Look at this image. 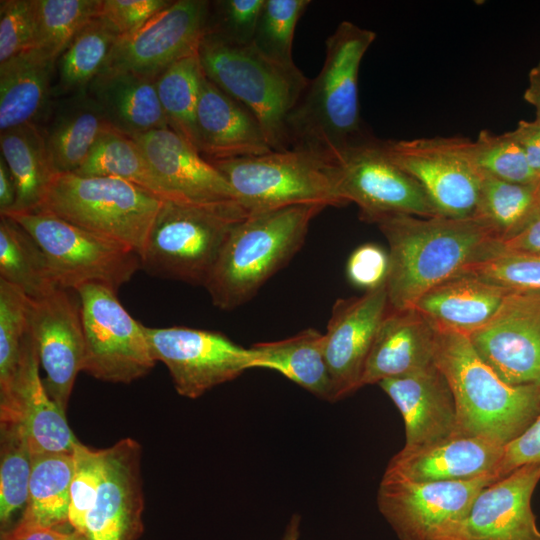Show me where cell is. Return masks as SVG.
I'll list each match as a JSON object with an SVG mask.
<instances>
[{
  "label": "cell",
  "mask_w": 540,
  "mask_h": 540,
  "mask_svg": "<svg viewBox=\"0 0 540 540\" xmlns=\"http://www.w3.org/2000/svg\"><path fill=\"white\" fill-rule=\"evenodd\" d=\"M197 150L208 160L273 151L255 116L204 74L196 109Z\"/></svg>",
  "instance_id": "25"
},
{
  "label": "cell",
  "mask_w": 540,
  "mask_h": 540,
  "mask_svg": "<svg viewBox=\"0 0 540 540\" xmlns=\"http://www.w3.org/2000/svg\"><path fill=\"white\" fill-rule=\"evenodd\" d=\"M299 518L294 516L287 526L286 532L282 540H297L299 536Z\"/></svg>",
  "instance_id": "56"
},
{
  "label": "cell",
  "mask_w": 540,
  "mask_h": 540,
  "mask_svg": "<svg viewBox=\"0 0 540 540\" xmlns=\"http://www.w3.org/2000/svg\"><path fill=\"white\" fill-rule=\"evenodd\" d=\"M503 447L483 437L456 433L427 445L403 447L391 458L382 478L434 482L495 475Z\"/></svg>",
  "instance_id": "22"
},
{
  "label": "cell",
  "mask_w": 540,
  "mask_h": 540,
  "mask_svg": "<svg viewBox=\"0 0 540 540\" xmlns=\"http://www.w3.org/2000/svg\"><path fill=\"white\" fill-rule=\"evenodd\" d=\"M118 37L119 33L107 20L101 17L90 20L57 60L58 93L72 95L87 91L104 68Z\"/></svg>",
  "instance_id": "36"
},
{
  "label": "cell",
  "mask_w": 540,
  "mask_h": 540,
  "mask_svg": "<svg viewBox=\"0 0 540 540\" xmlns=\"http://www.w3.org/2000/svg\"><path fill=\"white\" fill-rule=\"evenodd\" d=\"M112 128L88 90L62 99L43 132L56 171L76 172L101 136Z\"/></svg>",
  "instance_id": "30"
},
{
  "label": "cell",
  "mask_w": 540,
  "mask_h": 540,
  "mask_svg": "<svg viewBox=\"0 0 540 540\" xmlns=\"http://www.w3.org/2000/svg\"><path fill=\"white\" fill-rule=\"evenodd\" d=\"M529 79L536 80V81L540 82V61L530 71Z\"/></svg>",
  "instance_id": "57"
},
{
  "label": "cell",
  "mask_w": 540,
  "mask_h": 540,
  "mask_svg": "<svg viewBox=\"0 0 540 540\" xmlns=\"http://www.w3.org/2000/svg\"><path fill=\"white\" fill-rule=\"evenodd\" d=\"M433 361L451 388L458 434L504 446L540 415V386L504 382L466 334L436 329Z\"/></svg>",
  "instance_id": "3"
},
{
  "label": "cell",
  "mask_w": 540,
  "mask_h": 540,
  "mask_svg": "<svg viewBox=\"0 0 540 540\" xmlns=\"http://www.w3.org/2000/svg\"><path fill=\"white\" fill-rule=\"evenodd\" d=\"M387 310L386 284L334 303L324 333V354L335 401L360 389L368 354Z\"/></svg>",
  "instance_id": "20"
},
{
  "label": "cell",
  "mask_w": 540,
  "mask_h": 540,
  "mask_svg": "<svg viewBox=\"0 0 540 540\" xmlns=\"http://www.w3.org/2000/svg\"><path fill=\"white\" fill-rule=\"evenodd\" d=\"M540 182L518 184L484 174L474 216L504 240L518 233L540 213Z\"/></svg>",
  "instance_id": "37"
},
{
  "label": "cell",
  "mask_w": 540,
  "mask_h": 540,
  "mask_svg": "<svg viewBox=\"0 0 540 540\" xmlns=\"http://www.w3.org/2000/svg\"><path fill=\"white\" fill-rule=\"evenodd\" d=\"M376 33L342 21L325 43L318 75L309 80L287 121L290 150L333 164L350 146L371 135L360 117L361 61Z\"/></svg>",
  "instance_id": "2"
},
{
  "label": "cell",
  "mask_w": 540,
  "mask_h": 540,
  "mask_svg": "<svg viewBox=\"0 0 540 540\" xmlns=\"http://www.w3.org/2000/svg\"><path fill=\"white\" fill-rule=\"evenodd\" d=\"M539 386H540V384H539Z\"/></svg>",
  "instance_id": "59"
},
{
  "label": "cell",
  "mask_w": 540,
  "mask_h": 540,
  "mask_svg": "<svg viewBox=\"0 0 540 540\" xmlns=\"http://www.w3.org/2000/svg\"><path fill=\"white\" fill-rule=\"evenodd\" d=\"M155 361L169 370L181 396L196 399L253 368L254 353L220 332L172 326H144Z\"/></svg>",
  "instance_id": "14"
},
{
  "label": "cell",
  "mask_w": 540,
  "mask_h": 540,
  "mask_svg": "<svg viewBox=\"0 0 540 540\" xmlns=\"http://www.w3.org/2000/svg\"><path fill=\"white\" fill-rule=\"evenodd\" d=\"M253 368L279 372L289 380L328 401H335L332 379L324 354V333L313 328L279 341L256 343Z\"/></svg>",
  "instance_id": "31"
},
{
  "label": "cell",
  "mask_w": 540,
  "mask_h": 540,
  "mask_svg": "<svg viewBox=\"0 0 540 540\" xmlns=\"http://www.w3.org/2000/svg\"><path fill=\"white\" fill-rule=\"evenodd\" d=\"M84 334L82 371L110 383H131L156 361L144 330L120 303L115 289L88 283L75 289Z\"/></svg>",
  "instance_id": "10"
},
{
  "label": "cell",
  "mask_w": 540,
  "mask_h": 540,
  "mask_svg": "<svg viewBox=\"0 0 540 540\" xmlns=\"http://www.w3.org/2000/svg\"><path fill=\"white\" fill-rule=\"evenodd\" d=\"M539 195H540V185H539Z\"/></svg>",
  "instance_id": "58"
},
{
  "label": "cell",
  "mask_w": 540,
  "mask_h": 540,
  "mask_svg": "<svg viewBox=\"0 0 540 540\" xmlns=\"http://www.w3.org/2000/svg\"><path fill=\"white\" fill-rule=\"evenodd\" d=\"M540 464L524 465L482 489L464 521L459 540H540L531 507Z\"/></svg>",
  "instance_id": "21"
},
{
  "label": "cell",
  "mask_w": 540,
  "mask_h": 540,
  "mask_svg": "<svg viewBox=\"0 0 540 540\" xmlns=\"http://www.w3.org/2000/svg\"><path fill=\"white\" fill-rule=\"evenodd\" d=\"M30 330L45 372L44 387L66 413L84 361V334L76 291L57 287L40 298H31Z\"/></svg>",
  "instance_id": "17"
},
{
  "label": "cell",
  "mask_w": 540,
  "mask_h": 540,
  "mask_svg": "<svg viewBox=\"0 0 540 540\" xmlns=\"http://www.w3.org/2000/svg\"><path fill=\"white\" fill-rule=\"evenodd\" d=\"M198 55L205 76L255 116L272 150H290L288 117L309 81L302 71L268 59L253 44H230L209 35Z\"/></svg>",
  "instance_id": "6"
},
{
  "label": "cell",
  "mask_w": 540,
  "mask_h": 540,
  "mask_svg": "<svg viewBox=\"0 0 540 540\" xmlns=\"http://www.w3.org/2000/svg\"><path fill=\"white\" fill-rule=\"evenodd\" d=\"M39 366L29 328L15 376L6 389L0 390V421L15 423L23 430L32 455L72 453L79 441L66 413L48 395Z\"/></svg>",
  "instance_id": "19"
},
{
  "label": "cell",
  "mask_w": 540,
  "mask_h": 540,
  "mask_svg": "<svg viewBox=\"0 0 540 540\" xmlns=\"http://www.w3.org/2000/svg\"><path fill=\"white\" fill-rule=\"evenodd\" d=\"M0 540H87L74 530L67 531L59 528H12L1 533Z\"/></svg>",
  "instance_id": "53"
},
{
  "label": "cell",
  "mask_w": 540,
  "mask_h": 540,
  "mask_svg": "<svg viewBox=\"0 0 540 540\" xmlns=\"http://www.w3.org/2000/svg\"><path fill=\"white\" fill-rule=\"evenodd\" d=\"M247 215L237 201L163 200L139 254L140 269L204 286L232 229Z\"/></svg>",
  "instance_id": "5"
},
{
  "label": "cell",
  "mask_w": 540,
  "mask_h": 540,
  "mask_svg": "<svg viewBox=\"0 0 540 540\" xmlns=\"http://www.w3.org/2000/svg\"><path fill=\"white\" fill-rule=\"evenodd\" d=\"M102 0H35L37 48L58 60L74 36L98 17Z\"/></svg>",
  "instance_id": "40"
},
{
  "label": "cell",
  "mask_w": 540,
  "mask_h": 540,
  "mask_svg": "<svg viewBox=\"0 0 540 540\" xmlns=\"http://www.w3.org/2000/svg\"><path fill=\"white\" fill-rule=\"evenodd\" d=\"M155 82L131 72L106 71L91 82L88 92L110 124L132 137L170 128Z\"/></svg>",
  "instance_id": "28"
},
{
  "label": "cell",
  "mask_w": 540,
  "mask_h": 540,
  "mask_svg": "<svg viewBox=\"0 0 540 540\" xmlns=\"http://www.w3.org/2000/svg\"><path fill=\"white\" fill-rule=\"evenodd\" d=\"M388 245V307L412 308L428 290L502 250L480 218L387 215L375 221Z\"/></svg>",
  "instance_id": "1"
},
{
  "label": "cell",
  "mask_w": 540,
  "mask_h": 540,
  "mask_svg": "<svg viewBox=\"0 0 540 540\" xmlns=\"http://www.w3.org/2000/svg\"><path fill=\"white\" fill-rule=\"evenodd\" d=\"M460 273L512 291L540 293V255L537 254L501 250L466 266Z\"/></svg>",
  "instance_id": "44"
},
{
  "label": "cell",
  "mask_w": 540,
  "mask_h": 540,
  "mask_svg": "<svg viewBox=\"0 0 540 540\" xmlns=\"http://www.w3.org/2000/svg\"><path fill=\"white\" fill-rule=\"evenodd\" d=\"M496 480L493 474L464 481L382 478L377 505L400 540H459L474 499Z\"/></svg>",
  "instance_id": "12"
},
{
  "label": "cell",
  "mask_w": 540,
  "mask_h": 540,
  "mask_svg": "<svg viewBox=\"0 0 540 540\" xmlns=\"http://www.w3.org/2000/svg\"><path fill=\"white\" fill-rule=\"evenodd\" d=\"M44 253L56 284L75 290L100 283L115 290L140 269L137 252L129 247L37 210L8 213Z\"/></svg>",
  "instance_id": "9"
},
{
  "label": "cell",
  "mask_w": 540,
  "mask_h": 540,
  "mask_svg": "<svg viewBox=\"0 0 540 540\" xmlns=\"http://www.w3.org/2000/svg\"><path fill=\"white\" fill-rule=\"evenodd\" d=\"M383 147L392 161L420 184L439 215H475L484 173L475 161L473 140L437 136L386 140Z\"/></svg>",
  "instance_id": "11"
},
{
  "label": "cell",
  "mask_w": 540,
  "mask_h": 540,
  "mask_svg": "<svg viewBox=\"0 0 540 540\" xmlns=\"http://www.w3.org/2000/svg\"><path fill=\"white\" fill-rule=\"evenodd\" d=\"M74 173L86 177L119 178L162 200H174L138 143L115 128L101 136Z\"/></svg>",
  "instance_id": "34"
},
{
  "label": "cell",
  "mask_w": 540,
  "mask_h": 540,
  "mask_svg": "<svg viewBox=\"0 0 540 540\" xmlns=\"http://www.w3.org/2000/svg\"><path fill=\"white\" fill-rule=\"evenodd\" d=\"M174 200L237 201L226 178L171 128L132 136ZM238 202V201H237Z\"/></svg>",
  "instance_id": "23"
},
{
  "label": "cell",
  "mask_w": 540,
  "mask_h": 540,
  "mask_svg": "<svg viewBox=\"0 0 540 540\" xmlns=\"http://www.w3.org/2000/svg\"><path fill=\"white\" fill-rule=\"evenodd\" d=\"M73 474L69 493L70 527L86 538V517L93 507L102 478V449H92L78 442L72 452ZM87 539V538H86Z\"/></svg>",
  "instance_id": "45"
},
{
  "label": "cell",
  "mask_w": 540,
  "mask_h": 540,
  "mask_svg": "<svg viewBox=\"0 0 540 540\" xmlns=\"http://www.w3.org/2000/svg\"><path fill=\"white\" fill-rule=\"evenodd\" d=\"M265 0H221L210 3L206 35L235 45L253 43Z\"/></svg>",
  "instance_id": "46"
},
{
  "label": "cell",
  "mask_w": 540,
  "mask_h": 540,
  "mask_svg": "<svg viewBox=\"0 0 540 540\" xmlns=\"http://www.w3.org/2000/svg\"><path fill=\"white\" fill-rule=\"evenodd\" d=\"M524 99L535 108L536 118L540 119V82L529 79V85L524 92Z\"/></svg>",
  "instance_id": "55"
},
{
  "label": "cell",
  "mask_w": 540,
  "mask_h": 540,
  "mask_svg": "<svg viewBox=\"0 0 540 540\" xmlns=\"http://www.w3.org/2000/svg\"><path fill=\"white\" fill-rule=\"evenodd\" d=\"M102 452V478L86 517V538L137 540L144 528L141 446L132 438H123Z\"/></svg>",
  "instance_id": "18"
},
{
  "label": "cell",
  "mask_w": 540,
  "mask_h": 540,
  "mask_svg": "<svg viewBox=\"0 0 540 540\" xmlns=\"http://www.w3.org/2000/svg\"><path fill=\"white\" fill-rule=\"evenodd\" d=\"M467 336L504 382L540 384V293L511 291L494 316Z\"/></svg>",
  "instance_id": "16"
},
{
  "label": "cell",
  "mask_w": 540,
  "mask_h": 540,
  "mask_svg": "<svg viewBox=\"0 0 540 540\" xmlns=\"http://www.w3.org/2000/svg\"><path fill=\"white\" fill-rule=\"evenodd\" d=\"M162 203L119 178L57 173L38 210L119 242L139 255Z\"/></svg>",
  "instance_id": "7"
},
{
  "label": "cell",
  "mask_w": 540,
  "mask_h": 540,
  "mask_svg": "<svg viewBox=\"0 0 540 540\" xmlns=\"http://www.w3.org/2000/svg\"><path fill=\"white\" fill-rule=\"evenodd\" d=\"M203 77L197 52L172 64L155 82L169 127L196 149L195 119Z\"/></svg>",
  "instance_id": "39"
},
{
  "label": "cell",
  "mask_w": 540,
  "mask_h": 540,
  "mask_svg": "<svg viewBox=\"0 0 540 540\" xmlns=\"http://www.w3.org/2000/svg\"><path fill=\"white\" fill-rule=\"evenodd\" d=\"M72 474V453L32 455L28 501L14 527L65 529L66 525L70 526L68 511Z\"/></svg>",
  "instance_id": "33"
},
{
  "label": "cell",
  "mask_w": 540,
  "mask_h": 540,
  "mask_svg": "<svg viewBox=\"0 0 540 540\" xmlns=\"http://www.w3.org/2000/svg\"><path fill=\"white\" fill-rule=\"evenodd\" d=\"M528 464H540V415L519 436L504 445L495 475L500 479Z\"/></svg>",
  "instance_id": "50"
},
{
  "label": "cell",
  "mask_w": 540,
  "mask_h": 540,
  "mask_svg": "<svg viewBox=\"0 0 540 540\" xmlns=\"http://www.w3.org/2000/svg\"><path fill=\"white\" fill-rule=\"evenodd\" d=\"M168 0H102L98 17L107 20L119 36L132 33L166 8Z\"/></svg>",
  "instance_id": "49"
},
{
  "label": "cell",
  "mask_w": 540,
  "mask_h": 540,
  "mask_svg": "<svg viewBox=\"0 0 540 540\" xmlns=\"http://www.w3.org/2000/svg\"><path fill=\"white\" fill-rule=\"evenodd\" d=\"M35 0L0 1V63L37 48Z\"/></svg>",
  "instance_id": "47"
},
{
  "label": "cell",
  "mask_w": 540,
  "mask_h": 540,
  "mask_svg": "<svg viewBox=\"0 0 540 540\" xmlns=\"http://www.w3.org/2000/svg\"><path fill=\"white\" fill-rule=\"evenodd\" d=\"M326 206L299 204L248 213L229 234L206 281L212 303L232 310L249 301L302 247Z\"/></svg>",
  "instance_id": "4"
},
{
  "label": "cell",
  "mask_w": 540,
  "mask_h": 540,
  "mask_svg": "<svg viewBox=\"0 0 540 540\" xmlns=\"http://www.w3.org/2000/svg\"><path fill=\"white\" fill-rule=\"evenodd\" d=\"M31 298L17 286L0 279V390L15 376L30 328Z\"/></svg>",
  "instance_id": "41"
},
{
  "label": "cell",
  "mask_w": 540,
  "mask_h": 540,
  "mask_svg": "<svg viewBox=\"0 0 540 540\" xmlns=\"http://www.w3.org/2000/svg\"><path fill=\"white\" fill-rule=\"evenodd\" d=\"M0 148L16 185V202L9 213L38 210L58 173L48 153L43 132L36 124L1 131Z\"/></svg>",
  "instance_id": "32"
},
{
  "label": "cell",
  "mask_w": 540,
  "mask_h": 540,
  "mask_svg": "<svg viewBox=\"0 0 540 540\" xmlns=\"http://www.w3.org/2000/svg\"><path fill=\"white\" fill-rule=\"evenodd\" d=\"M504 251L540 255V213L513 236L500 240Z\"/></svg>",
  "instance_id": "52"
},
{
  "label": "cell",
  "mask_w": 540,
  "mask_h": 540,
  "mask_svg": "<svg viewBox=\"0 0 540 540\" xmlns=\"http://www.w3.org/2000/svg\"><path fill=\"white\" fill-rule=\"evenodd\" d=\"M57 59L42 49L0 63V131L35 124L47 109Z\"/></svg>",
  "instance_id": "29"
},
{
  "label": "cell",
  "mask_w": 540,
  "mask_h": 540,
  "mask_svg": "<svg viewBox=\"0 0 540 540\" xmlns=\"http://www.w3.org/2000/svg\"><path fill=\"white\" fill-rule=\"evenodd\" d=\"M310 0H265L253 46L268 59L294 66L293 39L296 25Z\"/></svg>",
  "instance_id": "42"
},
{
  "label": "cell",
  "mask_w": 540,
  "mask_h": 540,
  "mask_svg": "<svg viewBox=\"0 0 540 540\" xmlns=\"http://www.w3.org/2000/svg\"><path fill=\"white\" fill-rule=\"evenodd\" d=\"M473 152L479 169L486 175L518 184L540 182V177L509 132L495 134L482 130L473 141Z\"/></svg>",
  "instance_id": "43"
},
{
  "label": "cell",
  "mask_w": 540,
  "mask_h": 540,
  "mask_svg": "<svg viewBox=\"0 0 540 540\" xmlns=\"http://www.w3.org/2000/svg\"><path fill=\"white\" fill-rule=\"evenodd\" d=\"M399 410L405 426L404 447L427 445L457 433L451 388L434 363L378 384Z\"/></svg>",
  "instance_id": "24"
},
{
  "label": "cell",
  "mask_w": 540,
  "mask_h": 540,
  "mask_svg": "<svg viewBox=\"0 0 540 540\" xmlns=\"http://www.w3.org/2000/svg\"><path fill=\"white\" fill-rule=\"evenodd\" d=\"M436 329L414 307L388 310L368 354L360 388L401 377L432 363Z\"/></svg>",
  "instance_id": "26"
},
{
  "label": "cell",
  "mask_w": 540,
  "mask_h": 540,
  "mask_svg": "<svg viewBox=\"0 0 540 540\" xmlns=\"http://www.w3.org/2000/svg\"><path fill=\"white\" fill-rule=\"evenodd\" d=\"M509 134L519 144L529 165L540 177V119L522 120Z\"/></svg>",
  "instance_id": "51"
},
{
  "label": "cell",
  "mask_w": 540,
  "mask_h": 540,
  "mask_svg": "<svg viewBox=\"0 0 540 540\" xmlns=\"http://www.w3.org/2000/svg\"><path fill=\"white\" fill-rule=\"evenodd\" d=\"M210 162L248 213L299 204H348L339 193L332 166L301 151H271Z\"/></svg>",
  "instance_id": "8"
},
{
  "label": "cell",
  "mask_w": 540,
  "mask_h": 540,
  "mask_svg": "<svg viewBox=\"0 0 540 540\" xmlns=\"http://www.w3.org/2000/svg\"><path fill=\"white\" fill-rule=\"evenodd\" d=\"M0 279L17 286L32 299L59 287L34 239L4 215L0 219Z\"/></svg>",
  "instance_id": "35"
},
{
  "label": "cell",
  "mask_w": 540,
  "mask_h": 540,
  "mask_svg": "<svg viewBox=\"0 0 540 540\" xmlns=\"http://www.w3.org/2000/svg\"><path fill=\"white\" fill-rule=\"evenodd\" d=\"M388 269V252L378 244L365 243L351 253L346 274L351 284L370 291L386 284Z\"/></svg>",
  "instance_id": "48"
},
{
  "label": "cell",
  "mask_w": 540,
  "mask_h": 540,
  "mask_svg": "<svg viewBox=\"0 0 540 540\" xmlns=\"http://www.w3.org/2000/svg\"><path fill=\"white\" fill-rule=\"evenodd\" d=\"M209 8L204 0L172 1L136 31L119 36L101 72L126 71L156 81L172 64L198 52Z\"/></svg>",
  "instance_id": "15"
},
{
  "label": "cell",
  "mask_w": 540,
  "mask_h": 540,
  "mask_svg": "<svg viewBox=\"0 0 540 540\" xmlns=\"http://www.w3.org/2000/svg\"><path fill=\"white\" fill-rule=\"evenodd\" d=\"M511 291L460 273L428 290L414 308L437 330L469 335L494 316Z\"/></svg>",
  "instance_id": "27"
},
{
  "label": "cell",
  "mask_w": 540,
  "mask_h": 540,
  "mask_svg": "<svg viewBox=\"0 0 540 540\" xmlns=\"http://www.w3.org/2000/svg\"><path fill=\"white\" fill-rule=\"evenodd\" d=\"M331 166L340 195L359 207L366 222L395 214L441 216L420 184L388 156L382 140L370 136L348 147Z\"/></svg>",
  "instance_id": "13"
},
{
  "label": "cell",
  "mask_w": 540,
  "mask_h": 540,
  "mask_svg": "<svg viewBox=\"0 0 540 540\" xmlns=\"http://www.w3.org/2000/svg\"><path fill=\"white\" fill-rule=\"evenodd\" d=\"M16 185L4 160L0 157V214L9 213L16 202Z\"/></svg>",
  "instance_id": "54"
},
{
  "label": "cell",
  "mask_w": 540,
  "mask_h": 540,
  "mask_svg": "<svg viewBox=\"0 0 540 540\" xmlns=\"http://www.w3.org/2000/svg\"><path fill=\"white\" fill-rule=\"evenodd\" d=\"M32 452L23 430L0 421V529L9 531L28 501ZM19 521V520H18Z\"/></svg>",
  "instance_id": "38"
}]
</instances>
